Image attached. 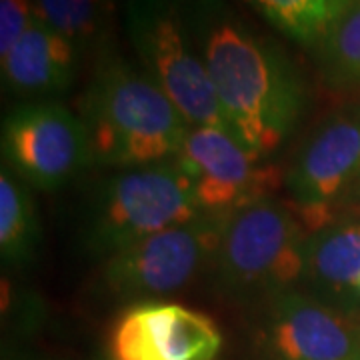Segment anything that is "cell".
Masks as SVG:
<instances>
[{"label":"cell","mask_w":360,"mask_h":360,"mask_svg":"<svg viewBox=\"0 0 360 360\" xmlns=\"http://www.w3.org/2000/svg\"><path fill=\"white\" fill-rule=\"evenodd\" d=\"M8 89L22 96H51L70 86L78 51L37 11L25 37L0 60Z\"/></svg>","instance_id":"12"},{"label":"cell","mask_w":360,"mask_h":360,"mask_svg":"<svg viewBox=\"0 0 360 360\" xmlns=\"http://www.w3.org/2000/svg\"><path fill=\"white\" fill-rule=\"evenodd\" d=\"M94 162L139 168L179 155L191 124L144 68L101 56L80 103Z\"/></svg>","instance_id":"2"},{"label":"cell","mask_w":360,"mask_h":360,"mask_svg":"<svg viewBox=\"0 0 360 360\" xmlns=\"http://www.w3.org/2000/svg\"><path fill=\"white\" fill-rule=\"evenodd\" d=\"M40 224L34 202L8 167L0 172V252L6 264H25L34 257Z\"/></svg>","instance_id":"14"},{"label":"cell","mask_w":360,"mask_h":360,"mask_svg":"<svg viewBox=\"0 0 360 360\" xmlns=\"http://www.w3.org/2000/svg\"><path fill=\"white\" fill-rule=\"evenodd\" d=\"M266 345L276 360H360V335L333 307L307 292L272 298Z\"/></svg>","instance_id":"11"},{"label":"cell","mask_w":360,"mask_h":360,"mask_svg":"<svg viewBox=\"0 0 360 360\" xmlns=\"http://www.w3.org/2000/svg\"><path fill=\"white\" fill-rule=\"evenodd\" d=\"M300 281L321 302L360 295V224L333 222L309 234Z\"/></svg>","instance_id":"13"},{"label":"cell","mask_w":360,"mask_h":360,"mask_svg":"<svg viewBox=\"0 0 360 360\" xmlns=\"http://www.w3.org/2000/svg\"><path fill=\"white\" fill-rule=\"evenodd\" d=\"M324 77L340 89L360 92V0H350L319 40Z\"/></svg>","instance_id":"15"},{"label":"cell","mask_w":360,"mask_h":360,"mask_svg":"<svg viewBox=\"0 0 360 360\" xmlns=\"http://www.w3.org/2000/svg\"><path fill=\"white\" fill-rule=\"evenodd\" d=\"M176 158L193 176L208 214H232L269 200L286 179L278 165H264L232 132L214 127H193Z\"/></svg>","instance_id":"9"},{"label":"cell","mask_w":360,"mask_h":360,"mask_svg":"<svg viewBox=\"0 0 360 360\" xmlns=\"http://www.w3.org/2000/svg\"><path fill=\"white\" fill-rule=\"evenodd\" d=\"M359 335H360V333H359Z\"/></svg>","instance_id":"21"},{"label":"cell","mask_w":360,"mask_h":360,"mask_svg":"<svg viewBox=\"0 0 360 360\" xmlns=\"http://www.w3.org/2000/svg\"><path fill=\"white\" fill-rule=\"evenodd\" d=\"M226 214L198 219L150 234L104 260L106 286L120 296L174 292L212 262Z\"/></svg>","instance_id":"7"},{"label":"cell","mask_w":360,"mask_h":360,"mask_svg":"<svg viewBox=\"0 0 360 360\" xmlns=\"http://www.w3.org/2000/svg\"><path fill=\"white\" fill-rule=\"evenodd\" d=\"M350 210H352V214H354V217H359L360 219V198H356V200L352 202V208H350Z\"/></svg>","instance_id":"20"},{"label":"cell","mask_w":360,"mask_h":360,"mask_svg":"<svg viewBox=\"0 0 360 360\" xmlns=\"http://www.w3.org/2000/svg\"><path fill=\"white\" fill-rule=\"evenodd\" d=\"M260 13L288 37L304 44H319L328 26L350 0H250Z\"/></svg>","instance_id":"16"},{"label":"cell","mask_w":360,"mask_h":360,"mask_svg":"<svg viewBox=\"0 0 360 360\" xmlns=\"http://www.w3.org/2000/svg\"><path fill=\"white\" fill-rule=\"evenodd\" d=\"M348 198H352V200H356L360 198V179L354 182V186L350 188V193H348Z\"/></svg>","instance_id":"19"},{"label":"cell","mask_w":360,"mask_h":360,"mask_svg":"<svg viewBox=\"0 0 360 360\" xmlns=\"http://www.w3.org/2000/svg\"><path fill=\"white\" fill-rule=\"evenodd\" d=\"M34 14L37 8H32L30 0H0V60H4L25 37Z\"/></svg>","instance_id":"18"},{"label":"cell","mask_w":360,"mask_h":360,"mask_svg":"<svg viewBox=\"0 0 360 360\" xmlns=\"http://www.w3.org/2000/svg\"><path fill=\"white\" fill-rule=\"evenodd\" d=\"M37 11L75 49L84 52L101 40L108 16L106 0H39Z\"/></svg>","instance_id":"17"},{"label":"cell","mask_w":360,"mask_h":360,"mask_svg":"<svg viewBox=\"0 0 360 360\" xmlns=\"http://www.w3.org/2000/svg\"><path fill=\"white\" fill-rule=\"evenodd\" d=\"M360 179V108L328 118L295 156L286 172L292 210L312 232L335 222L336 202Z\"/></svg>","instance_id":"8"},{"label":"cell","mask_w":360,"mask_h":360,"mask_svg":"<svg viewBox=\"0 0 360 360\" xmlns=\"http://www.w3.org/2000/svg\"><path fill=\"white\" fill-rule=\"evenodd\" d=\"M202 60L232 134L260 160L295 130L304 82L288 56L232 14L210 8L198 30Z\"/></svg>","instance_id":"1"},{"label":"cell","mask_w":360,"mask_h":360,"mask_svg":"<svg viewBox=\"0 0 360 360\" xmlns=\"http://www.w3.org/2000/svg\"><path fill=\"white\" fill-rule=\"evenodd\" d=\"M127 22L144 70L188 124L232 132L205 60L194 52L174 4L170 0H130Z\"/></svg>","instance_id":"5"},{"label":"cell","mask_w":360,"mask_h":360,"mask_svg":"<svg viewBox=\"0 0 360 360\" xmlns=\"http://www.w3.org/2000/svg\"><path fill=\"white\" fill-rule=\"evenodd\" d=\"M222 347L217 324L174 302H144L127 310L112 330L115 360H214Z\"/></svg>","instance_id":"10"},{"label":"cell","mask_w":360,"mask_h":360,"mask_svg":"<svg viewBox=\"0 0 360 360\" xmlns=\"http://www.w3.org/2000/svg\"><path fill=\"white\" fill-rule=\"evenodd\" d=\"M309 231L288 205L262 200L224 217L212 266L229 295L278 296L302 278Z\"/></svg>","instance_id":"4"},{"label":"cell","mask_w":360,"mask_h":360,"mask_svg":"<svg viewBox=\"0 0 360 360\" xmlns=\"http://www.w3.org/2000/svg\"><path fill=\"white\" fill-rule=\"evenodd\" d=\"M4 167L40 191H56L94 162L80 116L54 101L20 104L2 122Z\"/></svg>","instance_id":"6"},{"label":"cell","mask_w":360,"mask_h":360,"mask_svg":"<svg viewBox=\"0 0 360 360\" xmlns=\"http://www.w3.org/2000/svg\"><path fill=\"white\" fill-rule=\"evenodd\" d=\"M196 186L180 160L168 158L129 168L108 179L94 194L84 224V243L108 258L142 238L198 219Z\"/></svg>","instance_id":"3"}]
</instances>
